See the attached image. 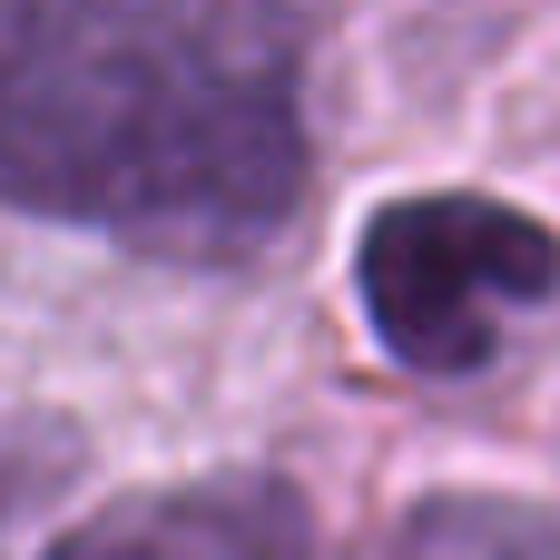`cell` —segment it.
Here are the masks:
<instances>
[{"mask_svg":"<svg viewBox=\"0 0 560 560\" xmlns=\"http://www.w3.org/2000/svg\"><path fill=\"white\" fill-rule=\"evenodd\" d=\"M295 0H0V207L236 266L305 207Z\"/></svg>","mask_w":560,"mask_h":560,"instance_id":"1","label":"cell"},{"mask_svg":"<svg viewBox=\"0 0 560 560\" xmlns=\"http://www.w3.org/2000/svg\"><path fill=\"white\" fill-rule=\"evenodd\" d=\"M354 295L394 364L413 374H482L502 325L560 295V236L472 187H423L364 217L354 236Z\"/></svg>","mask_w":560,"mask_h":560,"instance_id":"2","label":"cell"},{"mask_svg":"<svg viewBox=\"0 0 560 560\" xmlns=\"http://www.w3.org/2000/svg\"><path fill=\"white\" fill-rule=\"evenodd\" d=\"M49 560H315V512L276 472H217L89 512L49 541Z\"/></svg>","mask_w":560,"mask_h":560,"instance_id":"3","label":"cell"},{"mask_svg":"<svg viewBox=\"0 0 560 560\" xmlns=\"http://www.w3.org/2000/svg\"><path fill=\"white\" fill-rule=\"evenodd\" d=\"M374 560H560V512L522 492H423Z\"/></svg>","mask_w":560,"mask_h":560,"instance_id":"4","label":"cell"}]
</instances>
